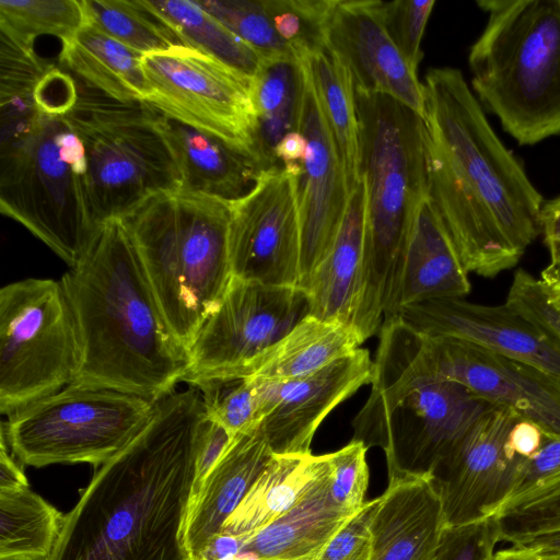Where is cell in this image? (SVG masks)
<instances>
[{
    "label": "cell",
    "instance_id": "cell-1",
    "mask_svg": "<svg viewBox=\"0 0 560 560\" xmlns=\"http://www.w3.org/2000/svg\"><path fill=\"white\" fill-rule=\"evenodd\" d=\"M422 85L427 196L468 273L493 278L541 234L544 198L459 69L431 68Z\"/></svg>",
    "mask_w": 560,
    "mask_h": 560
},
{
    "label": "cell",
    "instance_id": "cell-2",
    "mask_svg": "<svg viewBox=\"0 0 560 560\" xmlns=\"http://www.w3.org/2000/svg\"><path fill=\"white\" fill-rule=\"evenodd\" d=\"M206 416L195 386L159 400L144 429L95 468L49 560H188L182 528Z\"/></svg>",
    "mask_w": 560,
    "mask_h": 560
},
{
    "label": "cell",
    "instance_id": "cell-3",
    "mask_svg": "<svg viewBox=\"0 0 560 560\" xmlns=\"http://www.w3.org/2000/svg\"><path fill=\"white\" fill-rule=\"evenodd\" d=\"M60 283L81 347L72 384L159 401L184 381L189 351L170 329L120 218L94 229Z\"/></svg>",
    "mask_w": 560,
    "mask_h": 560
},
{
    "label": "cell",
    "instance_id": "cell-4",
    "mask_svg": "<svg viewBox=\"0 0 560 560\" xmlns=\"http://www.w3.org/2000/svg\"><path fill=\"white\" fill-rule=\"evenodd\" d=\"M355 103L365 223L350 326L363 343L380 332L392 308L417 209L427 196V174L422 118L384 94L355 90Z\"/></svg>",
    "mask_w": 560,
    "mask_h": 560
},
{
    "label": "cell",
    "instance_id": "cell-5",
    "mask_svg": "<svg viewBox=\"0 0 560 560\" xmlns=\"http://www.w3.org/2000/svg\"><path fill=\"white\" fill-rule=\"evenodd\" d=\"M120 219L170 329L189 351L233 280L231 201L177 188L148 197Z\"/></svg>",
    "mask_w": 560,
    "mask_h": 560
},
{
    "label": "cell",
    "instance_id": "cell-6",
    "mask_svg": "<svg viewBox=\"0 0 560 560\" xmlns=\"http://www.w3.org/2000/svg\"><path fill=\"white\" fill-rule=\"evenodd\" d=\"M471 88L520 145L560 135V0H477Z\"/></svg>",
    "mask_w": 560,
    "mask_h": 560
},
{
    "label": "cell",
    "instance_id": "cell-7",
    "mask_svg": "<svg viewBox=\"0 0 560 560\" xmlns=\"http://www.w3.org/2000/svg\"><path fill=\"white\" fill-rule=\"evenodd\" d=\"M0 211L66 264L80 261L95 229L81 141L65 116L35 113L1 132Z\"/></svg>",
    "mask_w": 560,
    "mask_h": 560
},
{
    "label": "cell",
    "instance_id": "cell-8",
    "mask_svg": "<svg viewBox=\"0 0 560 560\" xmlns=\"http://www.w3.org/2000/svg\"><path fill=\"white\" fill-rule=\"evenodd\" d=\"M65 117L84 150L95 228L152 195L180 188L179 168L148 103L119 101L81 81Z\"/></svg>",
    "mask_w": 560,
    "mask_h": 560
},
{
    "label": "cell",
    "instance_id": "cell-9",
    "mask_svg": "<svg viewBox=\"0 0 560 560\" xmlns=\"http://www.w3.org/2000/svg\"><path fill=\"white\" fill-rule=\"evenodd\" d=\"M378 334L374 374L453 381L560 435V382L541 370L460 339L423 335L398 317L384 322Z\"/></svg>",
    "mask_w": 560,
    "mask_h": 560
},
{
    "label": "cell",
    "instance_id": "cell-10",
    "mask_svg": "<svg viewBox=\"0 0 560 560\" xmlns=\"http://www.w3.org/2000/svg\"><path fill=\"white\" fill-rule=\"evenodd\" d=\"M352 440L381 447L388 478L432 476L493 405L447 380L372 376Z\"/></svg>",
    "mask_w": 560,
    "mask_h": 560
},
{
    "label": "cell",
    "instance_id": "cell-11",
    "mask_svg": "<svg viewBox=\"0 0 560 560\" xmlns=\"http://www.w3.org/2000/svg\"><path fill=\"white\" fill-rule=\"evenodd\" d=\"M156 404L115 389L70 384L9 416L0 434L23 465L88 463L97 468L144 429Z\"/></svg>",
    "mask_w": 560,
    "mask_h": 560
},
{
    "label": "cell",
    "instance_id": "cell-12",
    "mask_svg": "<svg viewBox=\"0 0 560 560\" xmlns=\"http://www.w3.org/2000/svg\"><path fill=\"white\" fill-rule=\"evenodd\" d=\"M81 363L60 281L27 278L0 290V411L8 417L72 384Z\"/></svg>",
    "mask_w": 560,
    "mask_h": 560
},
{
    "label": "cell",
    "instance_id": "cell-13",
    "mask_svg": "<svg viewBox=\"0 0 560 560\" xmlns=\"http://www.w3.org/2000/svg\"><path fill=\"white\" fill-rule=\"evenodd\" d=\"M141 66L149 88L145 103L219 138L258 165L253 80L186 46L145 54Z\"/></svg>",
    "mask_w": 560,
    "mask_h": 560
},
{
    "label": "cell",
    "instance_id": "cell-14",
    "mask_svg": "<svg viewBox=\"0 0 560 560\" xmlns=\"http://www.w3.org/2000/svg\"><path fill=\"white\" fill-rule=\"evenodd\" d=\"M310 314L306 292L233 277L189 348L184 382L238 380L242 371Z\"/></svg>",
    "mask_w": 560,
    "mask_h": 560
},
{
    "label": "cell",
    "instance_id": "cell-15",
    "mask_svg": "<svg viewBox=\"0 0 560 560\" xmlns=\"http://www.w3.org/2000/svg\"><path fill=\"white\" fill-rule=\"evenodd\" d=\"M296 175L283 166L261 171L253 187L231 201L229 249L233 277L299 287L301 236Z\"/></svg>",
    "mask_w": 560,
    "mask_h": 560
},
{
    "label": "cell",
    "instance_id": "cell-16",
    "mask_svg": "<svg viewBox=\"0 0 560 560\" xmlns=\"http://www.w3.org/2000/svg\"><path fill=\"white\" fill-rule=\"evenodd\" d=\"M301 63L298 131L306 152L296 175V205L301 236V289L330 250L350 197L339 148L313 83L306 52Z\"/></svg>",
    "mask_w": 560,
    "mask_h": 560
},
{
    "label": "cell",
    "instance_id": "cell-17",
    "mask_svg": "<svg viewBox=\"0 0 560 560\" xmlns=\"http://www.w3.org/2000/svg\"><path fill=\"white\" fill-rule=\"evenodd\" d=\"M520 417L511 408L493 405L435 469L432 477L446 526L495 516L502 508L525 460L506 447L508 434Z\"/></svg>",
    "mask_w": 560,
    "mask_h": 560
},
{
    "label": "cell",
    "instance_id": "cell-18",
    "mask_svg": "<svg viewBox=\"0 0 560 560\" xmlns=\"http://www.w3.org/2000/svg\"><path fill=\"white\" fill-rule=\"evenodd\" d=\"M374 363L366 349L311 374L287 381H257L261 428L273 455H308L316 430L340 402L371 383Z\"/></svg>",
    "mask_w": 560,
    "mask_h": 560
},
{
    "label": "cell",
    "instance_id": "cell-19",
    "mask_svg": "<svg viewBox=\"0 0 560 560\" xmlns=\"http://www.w3.org/2000/svg\"><path fill=\"white\" fill-rule=\"evenodd\" d=\"M395 317L423 335L467 341L535 366L560 382V341L506 303L434 299L402 306Z\"/></svg>",
    "mask_w": 560,
    "mask_h": 560
},
{
    "label": "cell",
    "instance_id": "cell-20",
    "mask_svg": "<svg viewBox=\"0 0 560 560\" xmlns=\"http://www.w3.org/2000/svg\"><path fill=\"white\" fill-rule=\"evenodd\" d=\"M325 46L348 67L357 91L390 96L423 117V85L390 38L381 1L337 0Z\"/></svg>",
    "mask_w": 560,
    "mask_h": 560
},
{
    "label": "cell",
    "instance_id": "cell-21",
    "mask_svg": "<svg viewBox=\"0 0 560 560\" xmlns=\"http://www.w3.org/2000/svg\"><path fill=\"white\" fill-rule=\"evenodd\" d=\"M272 456L259 423L233 438L200 489L190 497L182 528L188 560H202L209 544L220 535Z\"/></svg>",
    "mask_w": 560,
    "mask_h": 560
},
{
    "label": "cell",
    "instance_id": "cell-22",
    "mask_svg": "<svg viewBox=\"0 0 560 560\" xmlns=\"http://www.w3.org/2000/svg\"><path fill=\"white\" fill-rule=\"evenodd\" d=\"M445 526L432 476L388 478L373 522L371 560H432Z\"/></svg>",
    "mask_w": 560,
    "mask_h": 560
},
{
    "label": "cell",
    "instance_id": "cell-23",
    "mask_svg": "<svg viewBox=\"0 0 560 560\" xmlns=\"http://www.w3.org/2000/svg\"><path fill=\"white\" fill-rule=\"evenodd\" d=\"M352 515L334 500L328 454L300 500L270 525L242 540L258 560H314Z\"/></svg>",
    "mask_w": 560,
    "mask_h": 560
},
{
    "label": "cell",
    "instance_id": "cell-24",
    "mask_svg": "<svg viewBox=\"0 0 560 560\" xmlns=\"http://www.w3.org/2000/svg\"><path fill=\"white\" fill-rule=\"evenodd\" d=\"M469 291L468 271L425 196L417 209L397 292L384 322L394 318L402 306L434 299H464Z\"/></svg>",
    "mask_w": 560,
    "mask_h": 560
},
{
    "label": "cell",
    "instance_id": "cell-25",
    "mask_svg": "<svg viewBox=\"0 0 560 560\" xmlns=\"http://www.w3.org/2000/svg\"><path fill=\"white\" fill-rule=\"evenodd\" d=\"M158 126L182 176V189L233 201L254 185L261 170L219 138L156 110Z\"/></svg>",
    "mask_w": 560,
    "mask_h": 560
},
{
    "label": "cell",
    "instance_id": "cell-26",
    "mask_svg": "<svg viewBox=\"0 0 560 560\" xmlns=\"http://www.w3.org/2000/svg\"><path fill=\"white\" fill-rule=\"evenodd\" d=\"M364 223L365 189L361 179L350 194L330 250L301 288L308 296V315L350 326L361 282Z\"/></svg>",
    "mask_w": 560,
    "mask_h": 560
},
{
    "label": "cell",
    "instance_id": "cell-27",
    "mask_svg": "<svg viewBox=\"0 0 560 560\" xmlns=\"http://www.w3.org/2000/svg\"><path fill=\"white\" fill-rule=\"evenodd\" d=\"M362 345L353 328L307 315L254 359L238 380L287 381L316 372Z\"/></svg>",
    "mask_w": 560,
    "mask_h": 560
},
{
    "label": "cell",
    "instance_id": "cell-28",
    "mask_svg": "<svg viewBox=\"0 0 560 560\" xmlns=\"http://www.w3.org/2000/svg\"><path fill=\"white\" fill-rule=\"evenodd\" d=\"M60 61L80 80L124 102H144L149 94L141 55L85 22L61 42Z\"/></svg>",
    "mask_w": 560,
    "mask_h": 560
},
{
    "label": "cell",
    "instance_id": "cell-29",
    "mask_svg": "<svg viewBox=\"0 0 560 560\" xmlns=\"http://www.w3.org/2000/svg\"><path fill=\"white\" fill-rule=\"evenodd\" d=\"M324 455H273L220 535L242 540L289 511L317 475Z\"/></svg>",
    "mask_w": 560,
    "mask_h": 560
},
{
    "label": "cell",
    "instance_id": "cell-30",
    "mask_svg": "<svg viewBox=\"0 0 560 560\" xmlns=\"http://www.w3.org/2000/svg\"><path fill=\"white\" fill-rule=\"evenodd\" d=\"M187 47L255 80L267 63L249 45L205 10L197 0H142Z\"/></svg>",
    "mask_w": 560,
    "mask_h": 560
},
{
    "label": "cell",
    "instance_id": "cell-31",
    "mask_svg": "<svg viewBox=\"0 0 560 560\" xmlns=\"http://www.w3.org/2000/svg\"><path fill=\"white\" fill-rule=\"evenodd\" d=\"M324 115L339 148L351 194L361 182V147L354 83L348 67L326 46L306 52Z\"/></svg>",
    "mask_w": 560,
    "mask_h": 560
},
{
    "label": "cell",
    "instance_id": "cell-32",
    "mask_svg": "<svg viewBox=\"0 0 560 560\" xmlns=\"http://www.w3.org/2000/svg\"><path fill=\"white\" fill-rule=\"evenodd\" d=\"M301 63L294 58L267 62L254 80L257 114V161L261 171L281 166L275 150L281 139L298 131Z\"/></svg>",
    "mask_w": 560,
    "mask_h": 560
},
{
    "label": "cell",
    "instance_id": "cell-33",
    "mask_svg": "<svg viewBox=\"0 0 560 560\" xmlns=\"http://www.w3.org/2000/svg\"><path fill=\"white\" fill-rule=\"evenodd\" d=\"M63 521L30 486L0 492V560H49Z\"/></svg>",
    "mask_w": 560,
    "mask_h": 560
},
{
    "label": "cell",
    "instance_id": "cell-34",
    "mask_svg": "<svg viewBox=\"0 0 560 560\" xmlns=\"http://www.w3.org/2000/svg\"><path fill=\"white\" fill-rule=\"evenodd\" d=\"M82 4L88 23L141 56L185 46L142 0H82Z\"/></svg>",
    "mask_w": 560,
    "mask_h": 560
},
{
    "label": "cell",
    "instance_id": "cell-35",
    "mask_svg": "<svg viewBox=\"0 0 560 560\" xmlns=\"http://www.w3.org/2000/svg\"><path fill=\"white\" fill-rule=\"evenodd\" d=\"M85 22L82 0H0L1 40L23 51L42 35L63 42Z\"/></svg>",
    "mask_w": 560,
    "mask_h": 560
},
{
    "label": "cell",
    "instance_id": "cell-36",
    "mask_svg": "<svg viewBox=\"0 0 560 560\" xmlns=\"http://www.w3.org/2000/svg\"><path fill=\"white\" fill-rule=\"evenodd\" d=\"M199 4L256 50L266 62L296 57L277 33L262 0H198Z\"/></svg>",
    "mask_w": 560,
    "mask_h": 560
},
{
    "label": "cell",
    "instance_id": "cell-37",
    "mask_svg": "<svg viewBox=\"0 0 560 560\" xmlns=\"http://www.w3.org/2000/svg\"><path fill=\"white\" fill-rule=\"evenodd\" d=\"M203 397L207 417L234 438L260 422L261 401L257 381L213 380L196 385Z\"/></svg>",
    "mask_w": 560,
    "mask_h": 560
},
{
    "label": "cell",
    "instance_id": "cell-38",
    "mask_svg": "<svg viewBox=\"0 0 560 560\" xmlns=\"http://www.w3.org/2000/svg\"><path fill=\"white\" fill-rule=\"evenodd\" d=\"M337 0H262L279 36L299 56L325 46V31Z\"/></svg>",
    "mask_w": 560,
    "mask_h": 560
},
{
    "label": "cell",
    "instance_id": "cell-39",
    "mask_svg": "<svg viewBox=\"0 0 560 560\" xmlns=\"http://www.w3.org/2000/svg\"><path fill=\"white\" fill-rule=\"evenodd\" d=\"M434 4V0L381 1L385 27L415 72L423 57L421 40Z\"/></svg>",
    "mask_w": 560,
    "mask_h": 560
},
{
    "label": "cell",
    "instance_id": "cell-40",
    "mask_svg": "<svg viewBox=\"0 0 560 560\" xmlns=\"http://www.w3.org/2000/svg\"><path fill=\"white\" fill-rule=\"evenodd\" d=\"M366 451L361 442L351 440L328 454L334 500L349 515H354L366 502L370 478Z\"/></svg>",
    "mask_w": 560,
    "mask_h": 560
},
{
    "label": "cell",
    "instance_id": "cell-41",
    "mask_svg": "<svg viewBox=\"0 0 560 560\" xmlns=\"http://www.w3.org/2000/svg\"><path fill=\"white\" fill-rule=\"evenodd\" d=\"M559 487L560 435L545 433L542 444L537 453L524 460L512 491L498 513L518 503L536 499Z\"/></svg>",
    "mask_w": 560,
    "mask_h": 560
},
{
    "label": "cell",
    "instance_id": "cell-42",
    "mask_svg": "<svg viewBox=\"0 0 560 560\" xmlns=\"http://www.w3.org/2000/svg\"><path fill=\"white\" fill-rule=\"evenodd\" d=\"M502 541L495 516L457 526H445L432 560H492Z\"/></svg>",
    "mask_w": 560,
    "mask_h": 560
},
{
    "label": "cell",
    "instance_id": "cell-43",
    "mask_svg": "<svg viewBox=\"0 0 560 560\" xmlns=\"http://www.w3.org/2000/svg\"><path fill=\"white\" fill-rule=\"evenodd\" d=\"M495 518L502 541L528 534L560 529V487L536 499L500 511Z\"/></svg>",
    "mask_w": 560,
    "mask_h": 560
},
{
    "label": "cell",
    "instance_id": "cell-44",
    "mask_svg": "<svg viewBox=\"0 0 560 560\" xmlns=\"http://www.w3.org/2000/svg\"><path fill=\"white\" fill-rule=\"evenodd\" d=\"M380 497L366 501L327 542L314 560H371L373 522Z\"/></svg>",
    "mask_w": 560,
    "mask_h": 560
},
{
    "label": "cell",
    "instance_id": "cell-45",
    "mask_svg": "<svg viewBox=\"0 0 560 560\" xmlns=\"http://www.w3.org/2000/svg\"><path fill=\"white\" fill-rule=\"evenodd\" d=\"M505 303L560 341V311L539 279L524 269L516 270Z\"/></svg>",
    "mask_w": 560,
    "mask_h": 560
},
{
    "label": "cell",
    "instance_id": "cell-46",
    "mask_svg": "<svg viewBox=\"0 0 560 560\" xmlns=\"http://www.w3.org/2000/svg\"><path fill=\"white\" fill-rule=\"evenodd\" d=\"M78 83L65 71L51 66L37 81L33 101L38 112L65 116L75 104Z\"/></svg>",
    "mask_w": 560,
    "mask_h": 560
},
{
    "label": "cell",
    "instance_id": "cell-47",
    "mask_svg": "<svg viewBox=\"0 0 560 560\" xmlns=\"http://www.w3.org/2000/svg\"><path fill=\"white\" fill-rule=\"evenodd\" d=\"M232 440L233 436L223 425L206 416L198 438L191 497L200 489L203 480Z\"/></svg>",
    "mask_w": 560,
    "mask_h": 560
},
{
    "label": "cell",
    "instance_id": "cell-48",
    "mask_svg": "<svg viewBox=\"0 0 560 560\" xmlns=\"http://www.w3.org/2000/svg\"><path fill=\"white\" fill-rule=\"evenodd\" d=\"M540 226L549 253V264L541 271L539 280L549 289L560 282V196L544 201Z\"/></svg>",
    "mask_w": 560,
    "mask_h": 560
},
{
    "label": "cell",
    "instance_id": "cell-49",
    "mask_svg": "<svg viewBox=\"0 0 560 560\" xmlns=\"http://www.w3.org/2000/svg\"><path fill=\"white\" fill-rule=\"evenodd\" d=\"M544 438L545 432L539 425L529 419L520 417L508 434L506 447L512 455L527 459L537 453Z\"/></svg>",
    "mask_w": 560,
    "mask_h": 560
},
{
    "label": "cell",
    "instance_id": "cell-50",
    "mask_svg": "<svg viewBox=\"0 0 560 560\" xmlns=\"http://www.w3.org/2000/svg\"><path fill=\"white\" fill-rule=\"evenodd\" d=\"M28 486L23 464L13 455L0 434V492L15 491Z\"/></svg>",
    "mask_w": 560,
    "mask_h": 560
},
{
    "label": "cell",
    "instance_id": "cell-51",
    "mask_svg": "<svg viewBox=\"0 0 560 560\" xmlns=\"http://www.w3.org/2000/svg\"><path fill=\"white\" fill-rule=\"evenodd\" d=\"M306 152V140L300 131L285 135L277 144L275 156L279 165L299 174L301 161Z\"/></svg>",
    "mask_w": 560,
    "mask_h": 560
},
{
    "label": "cell",
    "instance_id": "cell-52",
    "mask_svg": "<svg viewBox=\"0 0 560 560\" xmlns=\"http://www.w3.org/2000/svg\"><path fill=\"white\" fill-rule=\"evenodd\" d=\"M492 560H560V550L511 545L495 551Z\"/></svg>",
    "mask_w": 560,
    "mask_h": 560
},
{
    "label": "cell",
    "instance_id": "cell-53",
    "mask_svg": "<svg viewBox=\"0 0 560 560\" xmlns=\"http://www.w3.org/2000/svg\"><path fill=\"white\" fill-rule=\"evenodd\" d=\"M506 542H510L513 546L560 550V529L521 535L509 539Z\"/></svg>",
    "mask_w": 560,
    "mask_h": 560
},
{
    "label": "cell",
    "instance_id": "cell-54",
    "mask_svg": "<svg viewBox=\"0 0 560 560\" xmlns=\"http://www.w3.org/2000/svg\"><path fill=\"white\" fill-rule=\"evenodd\" d=\"M546 290L552 305L560 311V282L549 289L546 288Z\"/></svg>",
    "mask_w": 560,
    "mask_h": 560
}]
</instances>
